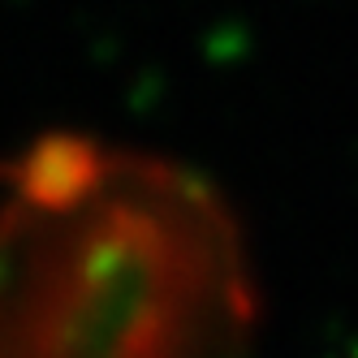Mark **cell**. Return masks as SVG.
I'll use <instances>...</instances> for the list:
<instances>
[{
	"mask_svg": "<svg viewBox=\"0 0 358 358\" xmlns=\"http://www.w3.org/2000/svg\"><path fill=\"white\" fill-rule=\"evenodd\" d=\"M255 294L224 208L143 156L83 203L0 220V358H238Z\"/></svg>",
	"mask_w": 358,
	"mask_h": 358,
	"instance_id": "1",
	"label": "cell"
},
{
	"mask_svg": "<svg viewBox=\"0 0 358 358\" xmlns=\"http://www.w3.org/2000/svg\"><path fill=\"white\" fill-rule=\"evenodd\" d=\"M108 160V151L87 138L52 134L13 164V203H27L35 212H65L104 182Z\"/></svg>",
	"mask_w": 358,
	"mask_h": 358,
	"instance_id": "2",
	"label": "cell"
}]
</instances>
